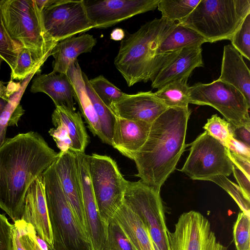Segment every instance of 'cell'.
<instances>
[{
	"mask_svg": "<svg viewBox=\"0 0 250 250\" xmlns=\"http://www.w3.org/2000/svg\"><path fill=\"white\" fill-rule=\"evenodd\" d=\"M42 16L45 31L57 42L94 28L83 0H47Z\"/></svg>",
	"mask_w": 250,
	"mask_h": 250,
	"instance_id": "11",
	"label": "cell"
},
{
	"mask_svg": "<svg viewBox=\"0 0 250 250\" xmlns=\"http://www.w3.org/2000/svg\"><path fill=\"white\" fill-rule=\"evenodd\" d=\"M0 7L11 37L31 52L41 67L57 42L45 31L35 0H1Z\"/></svg>",
	"mask_w": 250,
	"mask_h": 250,
	"instance_id": "5",
	"label": "cell"
},
{
	"mask_svg": "<svg viewBox=\"0 0 250 250\" xmlns=\"http://www.w3.org/2000/svg\"><path fill=\"white\" fill-rule=\"evenodd\" d=\"M189 103L213 107L232 126L250 125V106L244 95L233 86L218 79L209 83H198L190 87Z\"/></svg>",
	"mask_w": 250,
	"mask_h": 250,
	"instance_id": "8",
	"label": "cell"
},
{
	"mask_svg": "<svg viewBox=\"0 0 250 250\" xmlns=\"http://www.w3.org/2000/svg\"><path fill=\"white\" fill-rule=\"evenodd\" d=\"M250 215L239 212L233 227V239L237 250H250Z\"/></svg>",
	"mask_w": 250,
	"mask_h": 250,
	"instance_id": "38",
	"label": "cell"
},
{
	"mask_svg": "<svg viewBox=\"0 0 250 250\" xmlns=\"http://www.w3.org/2000/svg\"><path fill=\"white\" fill-rule=\"evenodd\" d=\"M125 32L121 28L114 29L110 34V38L115 41H122L125 38Z\"/></svg>",
	"mask_w": 250,
	"mask_h": 250,
	"instance_id": "45",
	"label": "cell"
},
{
	"mask_svg": "<svg viewBox=\"0 0 250 250\" xmlns=\"http://www.w3.org/2000/svg\"><path fill=\"white\" fill-rule=\"evenodd\" d=\"M75 91V100L77 102L88 127L94 136L102 141L100 125L91 100L86 89L82 71L77 60L72 62L66 73Z\"/></svg>",
	"mask_w": 250,
	"mask_h": 250,
	"instance_id": "25",
	"label": "cell"
},
{
	"mask_svg": "<svg viewBox=\"0 0 250 250\" xmlns=\"http://www.w3.org/2000/svg\"><path fill=\"white\" fill-rule=\"evenodd\" d=\"M201 46L184 48L158 73L152 82L153 88H160L173 81L188 78L196 67L204 66Z\"/></svg>",
	"mask_w": 250,
	"mask_h": 250,
	"instance_id": "18",
	"label": "cell"
},
{
	"mask_svg": "<svg viewBox=\"0 0 250 250\" xmlns=\"http://www.w3.org/2000/svg\"><path fill=\"white\" fill-rule=\"evenodd\" d=\"M208 181L216 183L223 188L234 199L242 212L250 215V198L246 195L239 186L223 175L213 176Z\"/></svg>",
	"mask_w": 250,
	"mask_h": 250,
	"instance_id": "34",
	"label": "cell"
},
{
	"mask_svg": "<svg viewBox=\"0 0 250 250\" xmlns=\"http://www.w3.org/2000/svg\"><path fill=\"white\" fill-rule=\"evenodd\" d=\"M88 167L98 208L107 224L124 203L127 182L116 162L110 157L93 153L88 155Z\"/></svg>",
	"mask_w": 250,
	"mask_h": 250,
	"instance_id": "7",
	"label": "cell"
},
{
	"mask_svg": "<svg viewBox=\"0 0 250 250\" xmlns=\"http://www.w3.org/2000/svg\"><path fill=\"white\" fill-rule=\"evenodd\" d=\"M30 91L47 94L56 106H64L75 110L74 89L67 74L51 72L39 75L34 79Z\"/></svg>",
	"mask_w": 250,
	"mask_h": 250,
	"instance_id": "20",
	"label": "cell"
},
{
	"mask_svg": "<svg viewBox=\"0 0 250 250\" xmlns=\"http://www.w3.org/2000/svg\"><path fill=\"white\" fill-rule=\"evenodd\" d=\"M151 124L116 117L112 146L122 155L132 160L146 141Z\"/></svg>",
	"mask_w": 250,
	"mask_h": 250,
	"instance_id": "19",
	"label": "cell"
},
{
	"mask_svg": "<svg viewBox=\"0 0 250 250\" xmlns=\"http://www.w3.org/2000/svg\"><path fill=\"white\" fill-rule=\"evenodd\" d=\"M124 203L139 217L156 246L160 250H169L168 229L160 191L140 180L128 181Z\"/></svg>",
	"mask_w": 250,
	"mask_h": 250,
	"instance_id": "9",
	"label": "cell"
},
{
	"mask_svg": "<svg viewBox=\"0 0 250 250\" xmlns=\"http://www.w3.org/2000/svg\"><path fill=\"white\" fill-rule=\"evenodd\" d=\"M54 125H62L67 132L72 144V151L84 152L89 137L79 112L64 106H56L52 114Z\"/></svg>",
	"mask_w": 250,
	"mask_h": 250,
	"instance_id": "24",
	"label": "cell"
},
{
	"mask_svg": "<svg viewBox=\"0 0 250 250\" xmlns=\"http://www.w3.org/2000/svg\"><path fill=\"white\" fill-rule=\"evenodd\" d=\"M250 13V0H200L177 23L203 37L207 42L229 40Z\"/></svg>",
	"mask_w": 250,
	"mask_h": 250,
	"instance_id": "6",
	"label": "cell"
},
{
	"mask_svg": "<svg viewBox=\"0 0 250 250\" xmlns=\"http://www.w3.org/2000/svg\"><path fill=\"white\" fill-rule=\"evenodd\" d=\"M176 23L163 18L155 19L121 41L114 64L128 86L152 81L176 56L179 50L161 55L157 51L161 42Z\"/></svg>",
	"mask_w": 250,
	"mask_h": 250,
	"instance_id": "3",
	"label": "cell"
},
{
	"mask_svg": "<svg viewBox=\"0 0 250 250\" xmlns=\"http://www.w3.org/2000/svg\"><path fill=\"white\" fill-rule=\"evenodd\" d=\"M3 61V59L0 56V65L1 64L2 62ZM2 83V82L0 80V83Z\"/></svg>",
	"mask_w": 250,
	"mask_h": 250,
	"instance_id": "46",
	"label": "cell"
},
{
	"mask_svg": "<svg viewBox=\"0 0 250 250\" xmlns=\"http://www.w3.org/2000/svg\"><path fill=\"white\" fill-rule=\"evenodd\" d=\"M206 42L205 38L194 30L177 23L161 42L157 53L161 55L186 47L201 46Z\"/></svg>",
	"mask_w": 250,
	"mask_h": 250,
	"instance_id": "26",
	"label": "cell"
},
{
	"mask_svg": "<svg viewBox=\"0 0 250 250\" xmlns=\"http://www.w3.org/2000/svg\"><path fill=\"white\" fill-rule=\"evenodd\" d=\"M230 128L233 138L250 147V125L238 126L230 125Z\"/></svg>",
	"mask_w": 250,
	"mask_h": 250,
	"instance_id": "43",
	"label": "cell"
},
{
	"mask_svg": "<svg viewBox=\"0 0 250 250\" xmlns=\"http://www.w3.org/2000/svg\"><path fill=\"white\" fill-rule=\"evenodd\" d=\"M232 166V172L238 183L239 186L246 195L250 198V173L233 164Z\"/></svg>",
	"mask_w": 250,
	"mask_h": 250,
	"instance_id": "41",
	"label": "cell"
},
{
	"mask_svg": "<svg viewBox=\"0 0 250 250\" xmlns=\"http://www.w3.org/2000/svg\"><path fill=\"white\" fill-rule=\"evenodd\" d=\"M54 163L42 174L53 239L52 248L49 249L93 250L62 190Z\"/></svg>",
	"mask_w": 250,
	"mask_h": 250,
	"instance_id": "4",
	"label": "cell"
},
{
	"mask_svg": "<svg viewBox=\"0 0 250 250\" xmlns=\"http://www.w3.org/2000/svg\"><path fill=\"white\" fill-rule=\"evenodd\" d=\"M0 250H14V224L0 213Z\"/></svg>",
	"mask_w": 250,
	"mask_h": 250,
	"instance_id": "40",
	"label": "cell"
},
{
	"mask_svg": "<svg viewBox=\"0 0 250 250\" xmlns=\"http://www.w3.org/2000/svg\"><path fill=\"white\" fill-rule=\"evenodd\" d=\"M200 0H160L157 8L162 17L172 22L181 21L194 10Z\"/></svg>",
	"mask_w": 250,
	"mask_h": 250,
	"instance_id": "30",
	"label": "cell"
},
{
	"mask_svg": "<svg viewBox=\"0 0 250 250\" xmlns=\"http://www.w3.org/2000/svg\"><path fill=\"white\" fill-rule=\"evenodd\" d=\"M110 108L117 117L151 124L168 107L149 91L134 94L125 93Z\"/></svg>",
	"mask_w": 250,
	"mask_h": 250,
	"instance_id": "16",
	"label": "cell"
},
{
	"mask_svg": "<svg viewBox=\"0 0 250 250\" xmlns=\"http://www.w3.org/2000/svg\"><path fill=\"white\" fill-rule=\"evenodd\" d=\"M82 75L87 94L91 100L100 123L102 135V141L112 146L116 116L111 109L107 106L97 95L90 85L86 74L82 72Z\"/></svg>",
	"mask_w": 250,
	"mask_h": 250,
	"instance_id": "27",
	"label": "cell"
},
{
	"mask_svg": "<svg viewBox=\"0 0 250 250\" xmlns=\"http://www.w3.org/2000/svg\"><path fill=\"white\" fill-rule=\"evenodd\" d=\"M113 218L136 250H155L151 237L139 217L124 203Z\"/></svg>",
	"mask_w": 250,
	"mask_h": 250,
	"instance_id": "23",
	"label": "cell"
},
{
	"mask_svg": "<svg viewBox=\"0 0 250 250\" xmlns=\"http://www.w3.org/2000/svg\"><path fill=\"white\" fill-rule=\"evenodd\" d=\"M160 0H84L95 28H105L133 16L154 10Z\"/></svg>",
	"mask_w": 250,
	"mask_h": 250,
	"instance_id": "13",
	"label": "cell"
},
{
	"mask_svg": "<svg viewBox=\"0 0 250 250\" xmlns=\"http://www.w3.org/2000/svg\"><path fill=\"white\" fill-rule=\"evenodd\" d=\"M82 187L86 234L93 250H105L107 224L101 217L93 192L88 167V155L74 152Z\"/></svg>",
	"mask_w": 250,
	"mask_h": 250,
	"instance_id": "14",
	"label": "cell"
},
{
	"mask_svg": "<svg viewBox=\"0 0 250 250\" xmlns=\"http://www.w3.org/2000/svg\"><path fill=\"white\" fill-rule=\"evenodd\" d=\"M22 92L13 94L10 98L8 104L0 116V146L5 139L6 129L8 126L16 125L24 110L20 101Z\"/></svg>",
	"mask_w": 250,
	"mask_h": 250,
	"instance_id": "32",
	"label": "cell"
},
{
	"mask_svg": "<svg viewBox=\"0 0 250 250\" xmlns=\"http://www.w3.org/2000/svg\"><path fill=\"white\" fill-rule=\"evenodd\" d=\"M105 250H136L113 218L108 221Z\"/></svg>",
	"mask_w": 250,
	"mask_h": 250,
	"instance_id": "36",
	"label": "cell"
},
{
	"mask_svg": "<svg viewBox=\"0 0 250 250\" xmlns=\"http://www.w3.org/2000/svg\"><path fill=\"white\" fill-rule=\"evenodd\" d=\"M203 128L226 147L232 137L229 123L217 114L213 115L210 118L208 119Z\"/></svg>",
	"mask_w": 250,
	"mask_h": 250,
	"instance_id": "39",
	"label": "cell"
},
{
	"mask_svg": "<svg viewBox=\"0 0 250 250\" xmlns=\"http://www.w3.org/2000/svg\"><path fill=\"white\" fill-rule=\"evenodd\" d=\"M190 146L189 154L180 171L193 180L208 181L213 176H229L233 166L228 149L207 131Z\"/></svg>",
	"mask_w": 250,
	"mask_h": 250,
	"instance_id": "10",
	"label": "cell"
},
{
	"mask_svg": "<svg viewBox=\"0 0 250 250\" xmlns=\"http://www.w3.org/2000/svg\"><path fill=\"white\" fill-rule=\"evenodd\" d=\"M188 107H168L151 124L147 139L133 156L140 181L160 191L186 147Z\"/></svg>",
	"mask_w": 250,
	"mask_h": 250,
	"instance_id": "2",
	"label": "cell"
},
{
	"mask_svg": "<svg viewBox=\"0 0 250 250\" xmlns=\"http://www.w3.org/2000/svg\"><path fill=\"white\" fill-rule=\"evenodd\" d=\"M219 80L239 90L250 106V72L243 56L231 44L224 47Z\"/></svg>",
	"mask_w": 250,
	"mask_h": 250,
	"instance_id": "21",
	"label": "cell"
},
{
	"mask_svg": "<svg viewBox=\"0 0 250 250\" xmlns=\"http://www.w3.org/2000/svg\"><path fill=\"white\" fill-rule=\"evenodd\" d=\"M21 220L31 224L37 235L53 247V239L49 223L42 174L30 185L25 197Z\"/></svg>",
	"mask_w": 250,
	"mask_h": 250,
	"instance_id": "17",
	"label": "cell"
},
{
	"mask_svg": "<svg viewBox=\"0 0 250 250\" xmlns=\"http://www.w3.org/2000/svg\"><path fill=\"white\" fill-rule=\"evenodd\" d=\"M14 250H49L32 225L21 219L14 224Z\"/></svg>",
	"mask_w": 250,
	"mask_h": 250,
	"instance_id": "29",
	"label": "cell"
},
{
	"mask_svg": "<svg viewBox=\"0 0 250 250\" xmlns=\"http://www.w3.org/2000/svg\"><path fill=\"white\" fill-rule=\"evenodd\" d=\"M230 41L231 45L242 56L250 60V13L245 18Z\"/></svg>",
	"mask_w": 250,
	"mask_h": 250,
	"instance_id": "37",
	"label": "cell"
},
{
	"mask_svg": "<svg viewBox=\"0 0 250 250\" xmlns=\"http://www.w3.org/2000/svg\"><path fill=\"white\" fill-rule=\"evenodd\" d=\"M54 165L65 197L86 234L82 187L74 152L68 150L59 152Z\"/></svg>",
	"mask_w": 250,
	"mask_h": 250,
	"instance_id": "15",
	"label": "cell"
},
{
	"mask_svg": "<svg viewBox=\"0 0 250 250\" xmlns=\"http://www.w3.org/2000/svg\"><path fill=\"white\" fill-rule=\"evenodd\" d=\"M40 66L37 64L31 52L21 46L19 53L16 66L11 71V79L23 80L36 73Z\"/></svg>",
	"mask_w": 250,
	"mask_h": 250,
	"instance_id": "35",
	"label": "cell"
},
{
	"mask_svg": "<svg viewBox=\"0 0 250 250\" xmlns=\"http://www.w3.org/2000/svg\"><path fill=\"white\" fill-rule=\"evenodd\" d=\"M21 45L10 36L4 23L0 7V56L13 71Z\"/></svg>",
	"mask_w": 250,
	"mask_h": 250,
	"instance_id": "31",
	"label": "cell"
},
{
	"mask_svg": "<svg viewBox=\"0 0 250 250\" xmlns=\"http://www.w3.org/2000/svg\"><path fill=\"white\" fill-rule=\"evenodd\" d=\"M89 82L97 95L109 108L113 103L125 94L103 75L89 80Z\"/></svg>",
	"mask_w": 250,
	"mask_h": 250,
	"instance_id": "33",
	"label": "cell"
},
{
	"mask_svg": "<svg viewBox=\"0 0 250 250\" xmlns=\"http://www.w3.org/2000/svg\"><path fill=\"white\" fill-rule=\"evenodd\" d=\"M96 43V39L89 34L73 36L58 42L51 53L54 59L51 72L66 74L70 64L81 54L91 52Z\"/></svg>",
	"mask_w": 250,
	"mask_h": 250,
	"instance_id": "22",
	"label": "cell"
},
{
	"mask_svg": "<svg viewBox=\"0 0 250 250\" xmlns=\"http://www.w3.org/2000/svg\"></svg>",
	"mask_w": 250,
	"mask_h": 250,
	"instance_id": "48",
	"label": "cell"
},
{
	"mask_svg": "<svg viewBox=\"0 0 250 250\" xmlns=\"http://www.w3.org/2000/svg\"><path fill=\"white\" fill-rule=\"evenodd\" d=\"M1 0H0V2Z\"/></svg>",
	"mask_w": 250,
	"mask_h": 250,
	"instance_id": "47",
	"label": "cell"
},
{
	"mask_svg": "<svg viewBox=\"0 0 250 250\" xmlns=\"http://www.w3.org/2000/svg\"><path fill=\"white\" fill-rule=\"evenodd\" d=\"M226 147L231 152L250 160V148L243 143L232 137Z\"/></svg>",
	"mask_w": 250,
	"mask_h": 250,
	"instance_id": "42",
	"label": "cell"
},
{
	"mask_svg": "<svg viewBox=\"0 0 250 250\" xmlns=\"http://www.w3.org/2000/svg\"><path fill=\"white\" fill-rule=\"evenodd\" d=\"M167 235L169 250H228L217 240L208 219L194 210L182 213Z\"/></svg>",
	"mask_w": 250,
	"mask_h": 250,
	"instance_id": "12",
	"label": "cell"
},
{
	"mask_svg": "<svg viewBox=\"0 0 250 250\" xmlns=\"http://www.w3.org/2000/svg\"><path fill=\"white\" fill-rule=\"evenodd\" d=\"M188 78L173 81L154 92L155 96L168 107H188L189 87Z\"/></svg>",
	"mask_w": 250,
	"mask_h": 250,
	"instance_id": "28",
	"label": "cell"
},
{
	"mask_svg": "<svg viewBox=\"0 0 250 250\" xmlns=\"http://www.w3.org/2000/svg\"><path fill=\"white\" fill-rule=\"evenodd\" d=\"M14 94L3 84L0 86V116L8 104L10 97Z\"/></svg>",
	"mask_w": 250,
	"mask_h": 250,
	"instance_id": "44",
	"label": "cell"
},
{
	"mask_svg": "<svg viewBox=\"0 0 250 250\" xmlns=\"http://www.w3.org/2000/svg\"><path fill=\"white\" fill-rule=\"evenodd\" d=\"M58 156L40 134L32 131L5 138L0 146V208L14 222L21 218L31 184Z\"/></svg>",
	"mask_w": 250,
	"mask_h": 250,
	"instance_id": "1",
	"label": "cell"
}]
</instances>
